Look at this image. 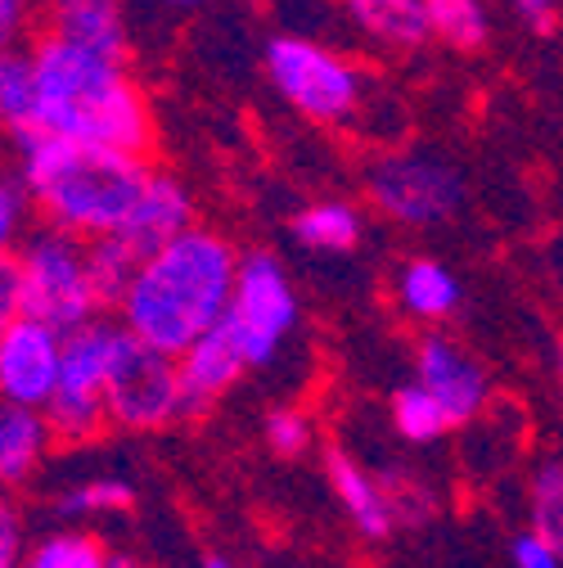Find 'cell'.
<instances>
[{
  "label": "cell",
  "mask_w": 563,
  "mask_h": 568,
  "mask_svg": "<svg viewBox=\"0 0 563 568\" xmlns=\"http://www.w3.org/2000/svg\"><path fill=\"white\" fill-rule=\"evenodd\" d=\"M325 474H329V487L338 496L342 515L351 519V528H357L361 537H370V541H383L392 532V524H397L392 491L357 456H347V452H329Z\"/></svg>",
  "instance_id": "15"
},
{
  "label": "cell",
  "mask_w": 563,
  "mask_h": 568,
  "mask_svg": "<svg viewBox=\"0 0 563 568\" xmlns=\"http://www.w3.org/2000/svg\"><path fill=\"white\" fill-rule=\"evenodd\" d=\"M460 275L438 262V257H410L401 271H397V303L406 316L424 321V325H442L447 316L460 312Z\"/></svg>",
  "instance_id": "16"
},
{
  "label": "cell",
  "mask_w": 563,
  "mask_h": 568,
  "mask_svg": "<svg viewBox=\"0 0 563 568\" xmlns=\"http://www.w3.org/2000/svg\"><path fill=\"white\" fill-rule=\"evenodd\" d=\"M528 515H532V528L536 537L545 541H563V465L559 456H541L536 469H532V483H528Z\"/></svg>",
  "instance_id": "23"
},
{
  "label": "cell",
  "mask_w": 563,
  "mask_h": 568,
  "mask_svg": "<svg viewBox=\"0 0 563 568\" xmlns=\"http://www.w3.org/2000/svg\"><path fill=\"white\" fill-rule=\"evenodd\" d=\"M50 452V429L41 410H10L0 406V483L19 487L28 483Z\"/></svg>",
  "instance_id": "19"
},
{
  "label": "cell",
  "mask_w": 563,
  "mask_h": 568,
  "mask_svg": "<svg viewBox=\"0 0 563 568\" xmlns=\"http://www.w3.org/2000/svg\"><path fill=\"white\" fill-rule=\"evenodd\" d=\"M14 321V262L0 257V329Z\"/></svg>",
  "instance_id": "32"
},
{
  "label": "cell",
  "mask_w": 563,
  "mask_h": 568,
  "mask_svg": "<svg viewBox=\"0 0 563 568\" xmlns=\"http://www.w3.org/2000/svg\"><path fill=\"white\" fill-rule=\"evenodd\" d=\"M262 63L279 100L298 109L307 122L347 126L370 109V78L361 73V63H351L342 50L316 37L279 32L266 41Z\"/></svg>",
  "instance_id": "4"
},
{
  "label": "cell",
  "mask_w": 563,
  "mask_h": 568,
  "mask_svg": "<svg viewBox=\"0 0 563 568\" xmlns=\"http://www.w3.org/2000/svg\"><path fill=\"white\" fill-rule=\"evenodd\" d=\"M366 194L388 222L410 226V231H429V226L451 222L464 207L469 181L442 154L397 150V154L375 159V168L366 176Z\"/></svg>",
  "instance_id": "8"
},
{
  "label": "cell",
  "mask_w": 563,
  "mask_h": 568,
  "mask_svg": "<svg viewBox=\"0 0 563 568\" xmlns=\"http://www.w3.org/2000/svg\"><path fill=\"white\" fill-rule=\"evenodd\" d=\"M59 347L63 338L37 321L14 316L0 329V406L45 410L59 384Z\"/></svg>",
  "instance_id": "11"
},
{
  "label": "cell",
  "mask_w": 563,
  "mask_h": 568,
  "mask_svg": "<svg viewBox=\"0 0 563 568\" xmlns=\"http://www.w3.org/2000/svg\"><path fill=\"white\" fill-rule=\"evenodd\" d=\"M514 14L528 23V32L536 37H554L559 32V6H550V0H519Z\"/></svg>",
  "instance_id": "30"
},
{
  "label": "cell",
  "mask_w": 563,
  "mask_h": 568,
  "mask_svg": "<svg viewBox=\"0 0 563 568\" xmlns=\"http://www.w3.org/2000/svg\"><path fill=\"white\" fill-rule=\"evenodd\" d=\"M14 145H19V190L28 194V203L41 207L50 231L73 235L82 244L117 235L140 185L150 176L145 159L86 150L41 131L19 135Z\"/></svg>",
  "instance_id": "3"
},
{
  "label": "cell",
  "mask_w": 563,
  "mask_h": 568,
  "mask_svg": "<svg viewBox=\"0 0 563 568\" xmlns=\"http://www.w3.org/2000/svg\"><path fill=\"white\" fill-rule=\"evenodd\" d=\"M262 434H266V447H270L275 456L294 460V456H303V452L311 447V419H307L298 406H275V410L266 415V424H262Z\"/></svg>",
  "instance_id": "27"
},
{
  "label": "cell",
  "mask_w": 563,
  "mask_h": 568,
  "mask_svg": "<svg viewBox=\"0 0 563 568\" xmlns=\"http://www.w3.org/2000/svg\"><path fill=\"white\" fill-rule=\"evenodd\" d=\"M347 19L357 23L366 41L383 50H419L433 41L424 0H357V6H347Z\"/></svg>",
  "instance_id": "17"
},
{
  "label": "cell",
  "mask_w": 563,
  "mask_h": 568,
  "mask_svg": "<svg viewBox=\"0 0 563 568\" xmlns=\"http://www.w3.org/2000/svg\"><path fill=\"white\" fill-rule=\"evenodd\" d=\"M32 63V131L73 140L86 150L145 159L154 140V113L126 68L91 59L54 37L28 50Z\"/></svg>",
  "instance_id": "1"
},
{
  "label": "cell",
  "mask_w": 563,
  "mask_h": 568,
  "mask_svg": "<svg viewBox=\"0 0 563 568\" xmlns=\"http://www.w3.org/2000/svg\"><path fill=\"white\" fill-rule=\"evenodd\" d=\"M28 194L19 190V181L0 176V257H10V248L23 240L28 231Z\"/></svg>",
  "instance_id": "28"
},
{
  "label": "cell",
  "mask_w": 563,
  "mask_h": 568,
  "mask_svg": "<svg viewBox=\"0 0 563 568\" xmlns=\"http://www.w3.org/2000/svg\"><path fill=\"white\" fill-rule=\"evenodd\" d=\"M28 6H19V0H0V54L6 50H19V37L28 28Z\"/></svg>",
  "instance_id": "31"
},
{
  "label": "cell",
  "mask_w": 563,
  "mask_h": 568,
  "mask_svg": "<svg viewBox=\"0 0 563 568\" xmlns=\"http://www.w3.org/2000/svg\"><path fill=\"white\" fill-rule=\"evenodd\" d=\"M122 347V325L91 321L63 334L59 347V384L41 410L50 443H91L104 434V384Z\"/></svg>",
  "instance_id": "7"
},
{
  "label": "cell",
  "mask_w": 563,
  "mask_h": 568,
  "mask_svg": "<svg viewBox=\"0 0 563 568\" xmlns=\"http://www.w3.org/2000/svg\"><path fill=\"white\" fill-rule=\"evenodd\" d=\"M203 568H239V564H231V559H222V555H213V559H203Z\"/></svg>",
  "instance_id": "34"
},
{
  "label": "cell",
  "mask_w": 563,
  "mask_h": 568,
  "mask_svg": "<svg viewBox=\"0 0 563 568\" xmlns=\"http://www.w3.org/2000/svg\"><path fill=\"white\" fill-rule=\"evenodd\" d=\"M244 379V362L231 347V338L213 325L198 334L181 357H176V384H181V419L207 415L235 384Z\"/></svg>",
  "instance_id": "13"
},
{
  "label": "cell",
  "mask_w": 563,
  "mask_h": 568,
  "mask_svg": "<svg viewBox=\"0 0 563 568\" xmlns=\"http://www.w3.org/2000/svg\"><path fill=\"white\" fill-rule=\"evenodd\" d=\"M217 329L239 352L244 371L275 366L285 338L298 329V290H294L285 262H279L275 253L257 248V253L239 257Z\"/></svg>",
  "instance_id": "6"
},
{
  "label": "cell",
  "mask_w": 563,
  "mask_h": 568,
  "mask_svg": "<svg viewBox=\"0 0 563 568\" xmlns=\"http://www.w3.org/2000/svg\"><path fill=\"white\" fill-rule=\"evenodd\" d=\"M19 568H104V546L91 532H50L23 550Z\"/></svg>",
  "instance_id": "25"
},
{
  "label": "cell",
  "mask_w": 563,
  "mask_h": 568,
  "mask_svg": "<svg viewBox=\"0 0 563 568\" xmlns=\"http://www.w3.org/2000/svg\"><path fill=\"white\" fill-rule=\"evenodd\" d=\"M45 37L73 45L91 59L126 68L131 28H126V14L117 6H109V0H63V6L50 10V32Z\"/></svg>",
  "instance_id": "14"
},
{
  "label": "cell",
  "mask_w": 563,
  "mask_h": 568,
  "mask_svg": "<svg viewBox=\"0 0 563 568\" xmlns=\"http://www.w3.org/2000/svg\"><path fill=\"white\" fill-rule=\"evenodd\" d=\"M388 419H392L397 438H406V443H414V447H429V443H438V438L451 434L447 415L433 406V397H429L424 388H414V384H406V388L392 393Z\"/></svg>",
  "instance_id": "22"
},
{
  "label": "cell",
  "mask_w": 563,
  "mask_h": 568,
  "mask_svg": "<svg viewBox=\"0 0 563 568\" xmlns=\"http://www.w3.org/2000/svg\"><path fill=\"white\" fill-rule=\"evenodd\" d=\"M510 564L514 568H559V546L536 532H519L510 541Z\"/></svg>",
  "instance_id": "29"
},
{
  "label": "cell",
  "mask_w": 563,
  "mask_h": 568,
  "mask_svg": "<svg viewBox=\"0 0 563 568\" xmlns=\"http://www.w3.org/2000/svg\"><path fill=\"white\" fill-rule=\"evenodd\" d=\"M194 226V194L185 190V181H176L172 172H154L145 176V185H140L126 222L113 240H122L140 262H145L150 253H158L163 244H172L176 235H185Z\"/></svg>",
  "instance_id": "12"
},
{
  "label": "cell",
  "mask_w": 563,
  "mask_h": 568,
  "mask_svg": "<svg viewBox=\"0 0 563 568\" xmlns=\"http://www.w3.org/2000/svg\"><path fill=\"white\" fill-rule=\"evenodd\" d=\"M429 37L451 50H482L491 37V14L478 0H424Z\"/></svg>",
  "instance_id": "20"
},
{
  "label": "cell",
  "mask_w": 563,
  "mask_h": 568,
  "mask_svg": "<svg viewBox=\"0 0 563 568\" xmlns=\"http://www.w3.org/2000/svg\"><path fill=\"white\" fill-rule=\"evenodd\" d=\"M0 131L14 140L32 131V63L28 50L0 54Z\"/></svg>",
  "instance_id": "24"
},
{
  "label": "cell",
  "mask_w": 563,
  "mask_h": 568,
  "mask_svg": "<svg viewBox=\"0 0 563 568\" xmlns=\"http://www.w3.org/2000/svg\"><path fill=\"white\" fill-rule=\"evenodd\" d=\"M82 257H86V280H91V294H95V307H109V303H122L126 284L140 266V257L122 244V240H91L82 244Z\"/></svg>",
  "instance_id": "21"
},
{
  "label": "cell",
  "mask_w": 563,
  "mask_h": 568,
  "mask_svg": "<svg viewBox=\"0 0 563 568\" xmlns=\"http://www.w3.org/2000/svg\"><path fill=\"white\" fill-rule=\"evenodd\" d=\"M104 419L131 434L167 429L181 419V384H176V362L158 357V352L140 347L135 338L122 334L117 362L104 384Z\"/></svg>",
  "instance_id": "9"
},
{
  "label": "cell",
  "mask_w": 563,
  "mask_h": 568,
  "mask_svg": "<svg viewBox=\"0 0 563 568\" xmlns=\"http://www.w3.org/2000/svg\"><path fill=\"white\" fill-rule=\"evenodd\" d=\"M135 501V487L117 474H104V478H91V483H78L59 496V510L63 515H117Z\"/></svg>",
  "instance_id": "26"
},
{
  "label": "cell",
  "mask_w": 563,
  "mask_h": 568,
  "mask_svg": "<svg viewBox=\"0 0 563 568\" xmlns=\"http://www.w3.org/2000/svg\"><path fill=\"white\" fill-rule=\"evenodd\" d=\"M414 388H424L433 397V406L447 415L451 429H469L473 419H482L487 402H491V379H487V366L473 357V352L442 334V329H429L414 347Z\"/></svg>",
  "instance_id": "10"
},
{
  "label": "cell",
  "mask_w": 563,
  "mask_h": 568,
  "mask_svg": "<svg viewBox=\"0 0 563 568\" xmlns=\"http://www.w3.org/2000/svg\"><path fill=\"white\" fill-rule=\"evenodd\" d=\"M289 231L307 253H351L366 235V217L347 199H316L294 212Z\"/></svg>",
  "instance_id": "18"
},
{
  "label": "cell",
  "mask_w": 563,
  "mask_h": 568,
  "mask_svg": "<svg viewBox=\"0 0 563 568\" xmlns=\"http://www.w3.org/2000/svg\"><path fill=\"white\" fill-rule=\"evenodd\" d=\"M239 253L226 235L190 226L158 253L135 266L126 294H122V334L158 357H181V352L207 334L231 298Z\"/></svg>",
  "instance_id": "2"
},
{
  "label": "cell",
  "mask_w": 563,
  "mask_h": 568,
  "mask_svg": "<svg viewBox=\"0 0 563 568\" xmlns=\"http://www.w3.org/2000/svg\"><path fill=\"white\" fill-rule=\"evenodd\" d=\"M10 262H14V316L37 321L59 338L95 321L100 307L86 280L82 240L41 226L19 240V257Z\"/></svg>",
  "instance_id": "5"
},
{
  "label": "cell",
  "mask_w": 563,
  "mask_h": 568,
  "mask_svg": "<svg viewBox=\"0 0 563 568\" xmlns=\"http://www.w3.org/2000/svg\"><path fill=\"white\" fill-rule=\"evenodd\" d=\"M104 568H140L135 555H122V550H104Z\"/></svg>",
  "instance_id": "33"
}]
</instances>
